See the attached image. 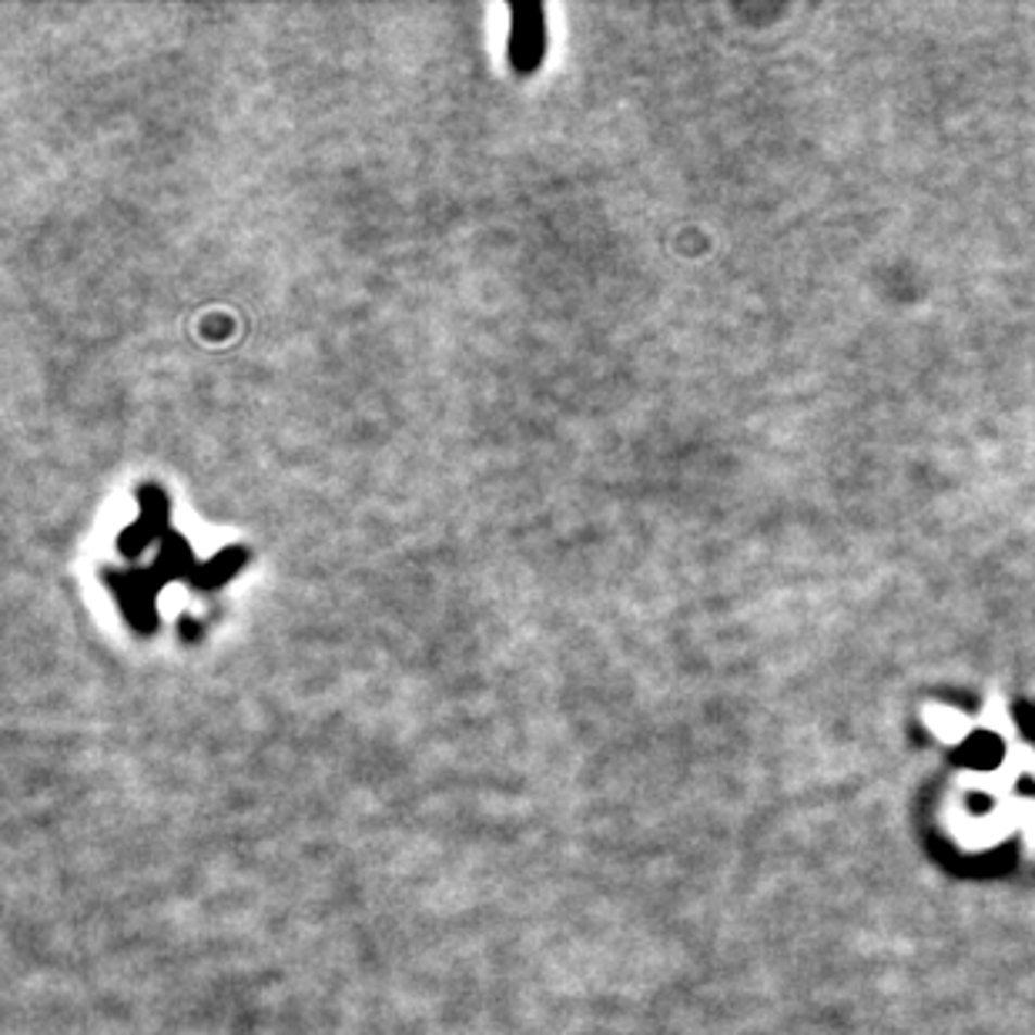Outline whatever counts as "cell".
I'll use <instances>...</instances> for the list:
<instances>
[{
  "label": "cell",
  "instance_id": "cell-1",
  "mask_svg": "<svg viewBox=\"0 0 1035 1035\" xmlns=\"http://www.w3.org/2000/svg\"><path fill=\"white\" fill-rule=\"evenodd\" d=\"M509 61L520 74H530L543 61V8L516 4L513 8V45Z\"/></svg>",
  "mask_w": 1035,
  "mask_h": 1035
}]
</instances>
